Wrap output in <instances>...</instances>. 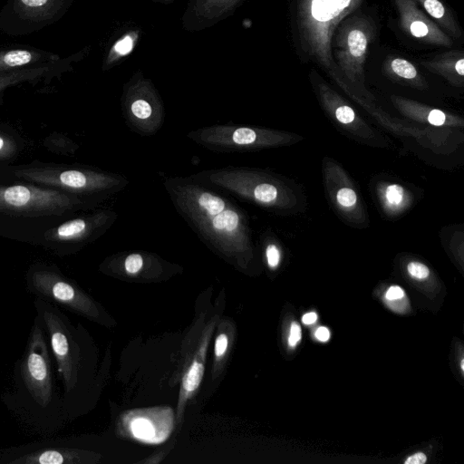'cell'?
I'll list each match as a JSON object with an SVG mask.
<instances>
[{"mask_svg": "<svg viewBox=\"0 0 464 464\" xmlns=\"http://www.w3.org/2000/svg\"><path fill=\"white\" fill-rule=\"evenodd\" d=\"M401 29L428 44L451 47L453 41L437 23L430 19L414 0H394Z\"/></svg>", "mask_w": 464, "mask_h": 464, "instance_id": "13", "label": "cell"}, {"mask_svg": "<svg viewBox=\"0 0 464 464\" xmlns=\"http://www.w3.org/2000/svg\"><path fill=\"white\" fill-rule=\"evenodd\" d=\"M9 150V144L5 139L0 136V155L7 153Z\"/></svg>", "mask_w": 464, "mask_h": 464, "instance_id": "36", "label": "cell"}, {"mask_svg": "<svg viewBox=\"0 0 464 464\" xmlns=\"http://www.w3.org/2000/svg\"><path fill=\"white\" fill-rule=\"evenodd\" d=\"M151 1L168 5V4L173 3L175 0H151Z\"/></svg>", "mask_w": 464, "mask_h": 464, "instance_id": "37", "label": "cell"}, {"mask_svg": "<svg viewBox=\"0 0 464 464\" xmlns=\"http://www.w3.org/2000/svg\"><path fill=\"white\" fill-rule=\"evenodd\" d=\"M60 58V55L53 52L32 46L2 47L0 48V72L43 65Z\"/></svg>", "mask_w": 464, "mask_h": 464, "instance_id": "18", "label": "cell"}, {"mask_svg": "<svg viewBox=\"0 0 464 464\" xmlns=\"http://www.w3.org/2000/svg\"><path fill=\"white\" fill-rule=\"evenodd\" d=\"M140 36V29H130L115 40L103 58L102 71L113 68L128 57L135 49Z\"/></svg>", "mask_w": 464, "mask_h": 464, "instance_id": "19", "label": "cell"}, {"mask_svg": "<svg viewBox=\"0 0 464 464\" xmlns=\"http://www.w3.org/2000/svg\"><path fill=\"white\" fill-rule=\"evenodd\" d=\"M317 320V314L314 312H309L303 315L302 322L304 324H313Z\"/></svg>", "mask_w": 464, "mask_h": 464, "instance_id": "35", "label": "cell"}, {"mask_svg": "<svg viewBox=\"0 0 464 464\" xmlns=\"http://www.w3.org/2000/svg\"><path fill=\"white\" fill-rule=\"evenodd\" d=\"M407 270L412 277L417 279H425L430 275V269L424 264L416 261L409 263Z\"/></svg>", "mask_w": 464, "mask_h": 464, "instance_id": "27", "label": "cell"}, {"mask_svg": "<svg viewBox=\"0 0 464 464\" xmlns=\"http://www.w3.org/2000/svg\"><path fill=\"white\" fill-rule=\"evenodd\" d=\"M121 110L126 126L140 136L157 134L165 122L163 100L142 72H136L123 84Z\"/></svg>", "mask_w": 464, "mask_h": 464, "instance_id": "6", "label": "cell"}, {"mask_svg": "<svg viewBox=\"0 0 464 464\" xmlns=\"http://www.w3.org/2000/svg\"><path fill=\"white\" fill-rule=\"evenodd\" d=\"M427 461V457L423 452H417L410 456L405 461V464H424Z\"/></svg>", "mask_w": 464, "mask_h": 464, "instance_id": "33", "label": "cell"}, {"mask_svg": "<svg viewBox=\"0 0 464 464\" xmlns=\"http://www.w3.org/2000/svg\"><path fill=\"white\" fill-rule=\"evenodd\" d=\"M301 337H302V331H301L300 325L297 323L293 322L290 326V334L288 336V345L290 347H295L299 343Z\"/></svg>", "mask_w": 464, "mask_h": 464, "instance_id": "30", "label": "cell"}, {"mask_svg": "<svg viewBox=\"0 0 464 464\" xmlns=\"http://www.w3.org/2000/svg\"><path fill=\"white\" fill-rule=\"evenodd\" d=\"M18 178L59 188L96 205L125 189L129 179L119 173L93 168H26L14 171Z\"/></svg>", "mask_w": 464, "mask_h": 464, "instance_id": "5", "label": "cell"}, {"mask_svg": "<svg viewBox=\"0 0 464 464\" xmlns=\"http://www.w3.org/2000/svg\"><path fill=\"white\" fill-rule=\"evenodd\" d=\"M228 338L227 334H220L215 341V356L217 359H220L224 356L227 349Z\"/></svg>", "mask_w": 464, "mask_h": 464, "instance_id": "29", "label": "cell"}, {"mask_svg": "<svg viewBox=\"0 0 464 464\" xmlns=\"http://www.w3.org/2000/svg\"><path fill=\"white\" fill-rule=\"evenodd\" d=\"M425 67L448 77L462 79L464 76V53L450 51L430 60L422 61Z\"/></svg>", "mask_w": 464, "mask_h": 464, "instance_id": "20", "label": "cell"}, {"mask_svg": "<svg viewBox=\"0 0 464 464\" xmlns=\"http://www.w3.org/2000/svg\"><path fill=\"white\" fill-rule=\"evenodd\" d=\"M440 25V27L450 37L459 38L462 34L460 27L450 10L441 0H418Z\"/></svg>", "mask_w": 464, "mask_h": 464, "instance_id": "21", "label": "cell"}, {"mask_svg": "<svg viewBox=\"0 0 464 464\" xmlns=\"http://www.w3.org/2000/svg\"><path fill=\"white\" fill-rule=\"evenodd\" d=\"M375 32L373 20L364 14L350 17L338 29L335 57L341 70L351 80L362 73L368 47Z\"/></svg>", "mask_w": 464, "mask_h": 464, "instance_id": "11", "label": "cell"}, {"mask_svg": "<svg viewBox=\"0 0 464 464\" xmlns=\"http://www.w3.org/2000/svg\"><path fill=\"white\" fill-rule=\"evenodd\" d=\"M35 315L46 333L56 373L61 382L67 420L82 410V393L88 366L82 327L74 326L59 306L42 298L34 300Z\"/></svg>", "mask_w": 464, "mask_h": 464, "instance_id": "3", "label": "cell"}, {"mask_svg": "<svg viewBox=\"0 0 464 464\" xmlns=\"http://www.w3.org/2000/svg\"><path fill=\"white\" fill-rule=\"evenodd\" d=\"M117 218L114 210L101 209L63 223L53 230L51 237L80 247L105 234Z\"/></svg>", "mask_w": 464, "mask_h": 464, "instance_id": "12", "label": "cell"}, {"mask_svg": "<svg viewBox=\"0 0 464 464\" xmlns=\"http://www.w3.org/2000/svg\"><path fill=\"white\" fill-rule=\"evenodd\" d=\"M104 269L111 272L122 271L126 276H138L144 272L161 273L165 269V262L150 252H123L108 258Z\"/></svg>", "mask_w": 464, "mask_h": 464, "instance_id": "17", "label": "cell"}, {"mask_svg": "<svg viewBox=\"0 0 464 464\" xmlns=\"http://www.w3.org/2000/svg\"><path fill=\"white\" fill-rule=\"evenodd\" d=\"M385 68L392 74L407 81H415L420 76L416 67L408 60L394 57L386 61Z\"/></svg>", "mask_w": 464, "mask_h": 464, "instance_id": "23", "label": "cell"}, {"mask_svg": "<svg viewBox=\"0 0 464 464\" xmlns=\"http://www.w3.org/2000/svg\"><path fill=\"white\" fill-rule=\"evenodd\" d=\"M404 197L403 188L397 185L392 184L386 188L385 198L389 205L399 206L401 204Z\"/></svg>", "mask_w": 464, "mask_h": 464, "instance_id": "24", "label": "cell"}, {"mask_svg": "<svg viewBox=\"0 0 464 464\" xmlns=\"http://www.w3.org/2000/svg\"><path fill=\"white\" fill-rule=\"evenodd\" d=\"M90 48L83 49L57 61L43 65L29 67L17 71L0 72V93L8 87L23 82H37L39 81H51L63 73L72 71L74 63L82 60L89 53Z\"/></svg>", "mask_w": 464, "mask_h": 464, "instance_id": "15", "label": "cell"}, {"mask_svg": "<svg viewBox=\"0 0 464 464\" xmlns=\"http://www.w3.org/2000/svg\"><path fill=\"white\" fill-rule=\"evenodd\" d=\"M0 401L37 434H55L67 421L47 335L36 315L24 353L14 362L13 384L3 392Z\"/></svg>", "mask_w": 464, "mask_h": 464, "instance_id": "2", "label": "cell"}, {"mask_svg": "<svg viewBox=\"0 0 464 464\" xmlns=\"http://www.w3.org/2000/svg\"><path fill=\"white\" fill-rule=\"evenodd\" d=\"M163 188L174 208L208 248L237 266L253 255L246 211L228 195L190 176H168Z\"/></svg>", "mask_w": 464, "mask_h": 464, "instance_id": "1", "label": "cell"}, {"mask_svg": "<svg viewBox=\"0 0 464 464\" xmlns=\"http://www.w3.org/2000/svg\"><path fill=\"white\" fill-rule=\"evenodd\" d=\"M446 115L440 110H432L428 115V121L434 126H440L445 123Z\"/></svg>", "mask_w": 464, "mask_h": 464, "instance_id": "31", "label": "cell"}, {"mask_svg": "<svg viewBox=\"0 0 464 464\" xmlns=\"http://www.w3.org/2000/svg\"><path fill=\"white\" fill-rule=\"evenodd\" d=\"M335 116L341 123L348 124L353 121L355 114L351 107L343 105L335 110Z\"/></svg>", "mask_w": 464, "mask_h": 464, "instance_id": "28", "label": "cell"}, {"mask_svg": "<svg viewBox=\"0 0 464 464\" xmlns=\"http://www.w3.org/2000/svg\"><path fill=\"white\" fill-rule=\"evenodd\" d=\"M26 285L35 297L92 320L100 318L93 300L55 266L34 265L26 274Z\"/></svg>", "mask_w": 464, "mask_h": 464, "instance_id": "7", "label": "cell"}, {"mask_svg": "<svg viewBox=\"0 0 464 464\" xmlns=\"http://www.w3.org/2000/svg\"><path fill=\"white\" fill-rule=\"evenodd\" d=\"M204 347L200 356L194 359L182 379L181 401H185L199 386L204 374Z\"/></svg>", "mask_w": 464, "mask_h": 464, "instance_id": "22", "label": "cell"}, {"mask_svg": "<svg viewBox=\"0 0 464 464\" xmlns=\"http://www.w3.org/2000/svg\"><path fill=\"white\" fill-rule=\"evenodd\" d=\"M338 203L344 207L349 208L353 206L357 201V196L354 190L349 188H341L336 195Z\"/></svg>", "mask_w": 464, "mask_h": 464, "instance_id": "26", "label": "cell"}, {"mask_svg": "<svg viewBox=\"0 0 464 464\" xmlns=\"http://www.w3.org/2000/svg\"><path fill=\"white\" fill-rule=\"evenodd\" d=\"M246 0H188L181 22L187 31L209 28L232 15Z\"/></svg>", "mask_w": 464, "mask_h": 464, "instance_id": "14", "label": "cell"}, {"mask_svg": "<svg viewBox=\"0 0 464 464\" xmlns=\"http://www.w3.org/2000/svg\"><path fill=\"white\" fill-rule=\"evenodd\" d=\"M460 366H461V371L463 372L464 371V361L463 360H461Z\"/></svg>", "mask_w": 464, "mask_h": 464, "instance_id": "38", "label": "cell"}, {"mask_svg": "<svg viewBox=\"0 0 464 464\" xmlns=\"http://www.w3.org/2000/svg\"><path fill=\"white\" fill-rule=\"evenodd\" d=\"M96 204L80 196L36 186H0V211L20 215L57 214L88 209Z\"/></svg>", "mask_w": 464, "mask_h": 464, "instance_id": "8", "label": "cell"}, {"mask_svg": "<svg viewBox=\"0 0 464 464\" xmlns=\"http://www.w3.org/2000/svg\"><path fill=\"white\" fill-rule=\"evenodd\" d=\"M74 0H7L0 10V32L25 36L62 19Z\"/></svg>", "mask_w": 464, "mask_h": 464, "instance_id": "9", "label": "cell"}, {"mask_svg": "<svg viewBox=\"0 0 464 464\" xmlns=\"http://www.w3.org/2000/svg\"><path fill=\"white\" fill-rule=\"evenodd\" d=\"M172 411L152 409L134 411L128 419L129 431L136 440L146 443H160L172 429Z\"/></svg>", "mask_w": 464, "mask_h": 464, "instance_id": "16", "label": "cell"}, {"mask_svg": "<svg viewBox=\"0 0 464 464\" xmlns=\"http://www.w3.org/2000/svg\"><path fill=\"white\" fill-rule=\"evenodd\" d=\"M363 0H296L298 42L307 57L325 68L334 67L333 36L341 22Z\"/></svg>", "mask_w": 464, "mask_h": 464, "instance_id": "4", "label": "cell"}, {"mask_svg": "<svg viewBox=\"0 0 464 464\" xmlns=\"http://www.w3.org/2000/svg\"><path fill=\"white\" fill-rule=\"evenodd\" d=\"M265 256L266 264L271 269H275L278 266L281 259V254L279 248L276 244L268 243L266 246Z\"/></svg>", "mask_w": 464, "mask_h": 464, "instance_id": "25", "label": "cell"}, {"mask_svg": "<svg viewBox=\"0 0 464 464\" xmlns=\"http://www.w3.org/2000/svg\"><path fill=\"white\" fill-rule=\"evenodd\" d=\"M314 335L321 342H327L330 338L329 329L325 326H320L316 329Z\"/></svg>", "mask_w": 464, "mask_h": 464, "instance_id": "34", "label": "cell"}, {"mask_svg": "<svg viewBox=\"0 0 464 464\" xmlns=\"http://www.w3.org/2000/svg\"><path fill=\"white\" fill-rule=\"evenodd\" d=\"M270 132L239 124H214L188 131L186 137L202 148L222 153L245 152L271 143Z\"/></svg>", "mask_w": 464, "mask_h": 464, "instance_id": "10", "label": "cell"}, {"mask_svg": "<svg viewBox=\"0 0 464 464\" xmlns=\"http://www.w3.org/2000/svg\"><path fill=\"white\" fill-rule=\"evenodd\" d=\"M403 297H404V291L399 285L390 286L385 294V298L388 301H397Z\"/></svg>", "mask_w": 464, "mask_h": 464, "instance_id": "32", "label": "cell"}]
</instances>
